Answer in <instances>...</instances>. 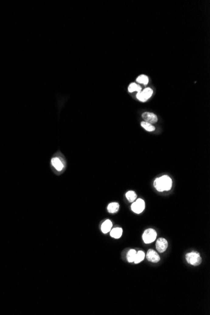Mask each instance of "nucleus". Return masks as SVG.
<instances>
[{
	"label": "nucleus",
	"mask_w": 210,
	"mask_h": 315,
	"mask_svg": "<svg viewBox=\"0 0 210 315\" xmlns=\"http://www.w3.org/2000/svg\"><path fill=\"white\" fill-rule=\"evenodd\" d=\"M153 186L156 190L159 192L169 191L172 188V181L169 176L167 175H164L155 179Z\"/></svg>",
	"instance_id": "f257e3e1"
},
{
	"label": "nucleus",
	"mask_w": 210,
	"mask_h": 315,
	"mask_svg": "<svg viewBox=\"0 0 210 315\" xmlns=\"http://www.w3.org/2000/svg\"><path fill=\"white\" fill-rule=\"evenodd\" d=\"M186 260L188 264L193 266H198L202 262V258L198 252H191L186 255Z\"/></svg>",
	"instance_id": "f03ea898"
},
{
	"label": "nucleus",
	"mask_w": 210,
	"mask_h": 315,
	"mask_svg": "<svg viewBox=\"0 0 210 315\" xmlns=\"http://www.w3.org/2000/svg\"><path fill=\"white\" fill-rule=\"evenodd\" d=\"M157 232L152 228H149L144 231L142 235V239L145 244H151L157 238Z\"/></svg>",
	"instance_id": "7ed1b4c3"
},
{
	"label": "nucleus",
	"mask_w": 210,
	"mask_h": 315,
	"mask_svg": "<svg viewBox=\"0 0 210 315\" xmlns=\"http://www.w3.org/2000/svg\"><path fill=\"white\" fill-rule=\"evenodd\" d=\"M145 202L142 199H137L134 201L131 206L132 210L136 214H140L145 209Z\"/></svg>",
	"instance_id": "20e7f679"
},
{
	"label": "nucleus",
	"mask_w": 210,
	"mask_h": 315,
	"mask_svg": "<svg viewBox=\"0 0 210 315\" xmlns=\"http://www.w3.org/2000/svg\"><path fill=\"white\" fill-rule=\"evenodd\" d=\"M156 247L157 251L160 253H163L165 252L168 247V242L167 240L164 238H158L156 244Z\"/></svg>",
	"instance_id": "39448f33"
},
{
	"label": "nucleus",
	"mask_w": 210,
	"mask_h": 315,
	"mask_svg": "<svg viewBox=\"0 0 210 315\" xmlns=\"http://www.w3.org/2000/svg\"><path fill=\"white\" fill-rule=\"evenodd\" d=\"M146 258L149 262L153 263H157L160 261V257L159 255L152 249H149L147 254H146Z\"/></svg>",
	"instance_id": "423d86ee"
},
{
	"label": "nucleus",
	"mask_w": 210,
	"mask_h": 315,
	"mask_svg": "<svg viewBox=\"0 0 210 315\" xmlns=\"http://www.w3.org/2000/svg\"><path fill=\"white\" fill-rule=\"evenodd\" d=\"M143 119L145 120V122H148L149 123H156L157 122V116L150 112H145L142 115Z\"/></svg>",
	"instance_id": "0eeeda50"
},
{
	"label": "nucleus",
	"mask_w": 210,
	"mask_h": 315,
	"mask_svg": "<svg viewBox=\"0 0 210 315\" xmlns=\"http://www.w3.org/2000/svg\"><path fill=\"white\" fill-rule=\"evenodd\" d=\"M112 226H113L112 222L109 220H106V221H105L103 222L101 228H102V232L105 234H108L112 229Z\"/></svg>",
	"instance_id": "6e6552de"
},
{
	"label": "nucleus",
	"mask_w": 210,
	"mask_h": 315,
	"mask_svg": "<svg viewBox=\"0 0 210 315\" xmlns=\"http://www.w3.org/2000/svg\"><path fill=\"white\" fill-rule=\"evenodd\" d=\"M109 232H110V236L112 237L116 238V239H118V238H120L122 235L123 230L122 228L116 227V228H112Z\"/></svg>",
	"instance_id": "1a4fd4ad"
},
{
	"label": "nucleus",
	"mask_w": 210,
	"mask_h": 315,
	"mask_svg": "<svg viewBox=\"0 0 210 315\" xmlns=\"http://www.w3.org/2000/svg\"><path fill=\"white\" fill-rule=\"evenodd\" d=\"M52 164L54 167V168L58 171H60L62 170L64 168V165L60 161V160L58 157H53L52 159Z\"/></svg>",
	"instance_id": "9d476101"
},
{
	"label": "nucleus",
	"mask_w": 210,
	"mask_h": 315,
	"mask_svg": "<svg viewBox=\"0 0 210 315\" xmlns=\"http://www.w3.org/2000/svg\"><path fill=\"white\" fill-rule=\"evenodd\" d=\"M119 204L116 202H113L109 204L107 209L109 213H116L118 211V209H119Z\"/></svg>",
	"instance_id": "9b49d317"
},
{
	"label": "nucleus",
	"mask_w": 210,
	"mask_h": 315,
	"mask_svg": "<svg viewBox=\"0 0 210 315\" xmlns=\"http://www.w3.org/2000/svg\"><path fill=\"white\" fill-rule=\"evenodd\" d=\"M136 254V252L135 250L130 249L126 254V258H127L128 262H130V263L133 262L135 259Z\"/></svg>",
	"instance_id": "f8f14e48"
},
{
	"label": "nucleus",
	"mask_w": 210,
	"mask_h": 315,
	"mask_svg": "<svg viewBox=\"0 0 210 315\" xmlns=\"http://www.w3.org/2000/svg\"><path fill=\"white\" fill-rule=\"evenodd\" d=\"M145 257V254L144 252H143L142 251H139L138 252H136L135 259L133 262L135 264H139L144 260Z\"/></svg>",
	"instance_id": "ddd939ff"
},
{
	"label": "nucleus",
	"mask_w": 210,
	"mask_h": 315,
	"mask_svg": "<svg viewBox=\"0 0 210 315\" xmlns=\"http://www.w3.org/2000/svg\"><path fill=\"white\" fill-rule=\"evenodd\" d=\"M125 196H126V199L130 202H134L136 200V198H137V195H136V194L135 193V192H134L133 191H128L126 193Z\"/></svg>",
	"instance_id": "4468645a"
},
{
	"label": "nucleus",
	"mask_w": 210,
	"mask_h": 315,
	"mask_svg": "<svg viewBox=\"0 0 210 315\" xmlns=\"http://www.w3.org/2000/svg\"><path fill=\"white\" fill-rule=\"evenodd\" d=\"M141 126L148 132H153L155 130V129H156L155 126H153L151 123L146 122L145 121L141 122Z\"/></svg>",
	"instance_id": "2eb2a0df"
},
{
	"label": "nucleus",
	"mask_w": 210,
	"mask_h": 315,
	"mask_svg": "<svg viewBox=\"0 0 210 315\" xmlns=\"http://www.w3.org/2000/svg\"><path fill=\"white\" fill-rule=\"evenodd\" d=\"M141 89L142 88L138 85H136V83H132L129 87V91L130 92H132L133 91H137L138 92H141Z\"/></svg>",
	"instance_id": "dca6fc26"
},
{
	"label": "nucleus",
	"mask_w": 210,
	"mask_h": 315,
	"mask_svg": "<svg viewBox=\"0 0 210 315\" xmlns=\"http://www.w3.org/2000/svg\"><path fill=\"white\" fill-rule=\"evenodd\" d=\"M142 93L143 95V96H144V98H145L146 100H147L149 98H150L151 97V96L152 95V93H153V91L152 89L149 88H147L145 89L142 92Z\"/></svg>",
	"instance_id": "f3484780"
},
{
	"label": "nucleus",
	"mask_w": 210,
	"mask_h": 315,
	"mask_svg": "<svg viewBox=\"0 0 210 315\" xmlns=\"http://www.w3.org/2000/svg\"><path fill=\"white\" fill-rule=\"evenodd\" d=\"M136 81H137V82H139V83H140V84H143V85H147L149 82V78L147 76H146L145 75H141L137 78V79H136Z\"/></svg>",
	"instance_id": "a211bd4d"
},
{
	"label": "nucleus",
	"mask_w": 210,
	"mask_h": 315,
	"mask_svg": "<svg viewBox=\"0 0 210 315\" xmlns=\"http://www.w3.org/2000/svg\"><path fill=\"white\" fill-rule=\"evenodd\" d=\"M136 98H137V99L139 100H140V101H142V102H145L147 100L145 99V98H144V96H143L142 92H139L137 93V95H136Z\"/></svg>",
	"instance_id": "6ab92c4d"
}]
</instances>
